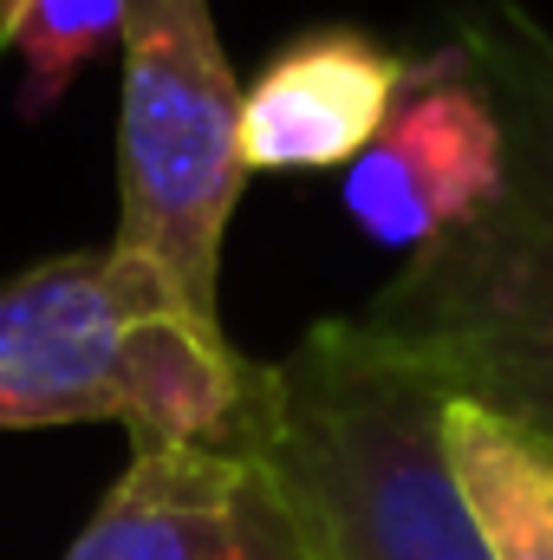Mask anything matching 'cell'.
<instances>
[{
  "label": "cell",
  "mask_w": 553,
  "mask_h": 560,
  "mask_svg": "<svg viewBox=\"0 0 553 560\" xmlns=\"http://www.w3.org/2000/svg\"><path fill=\"white\" fill-rule=\"evenodd\" d=\"M456 39L495 92L508 183L469 229L416 248L358 319L449 398L553 450V33L515 0H469Z\"/></svg>",
  "instance_id": "cell-1"
},
{
  "label": "cell",
  "mask_w": 553,
  "mask_h": 560,
  "mask_svg": "<svg viewBox=\"0 0 553 560\" xmlns=\"http://www.w3.org/2000/svg\"><path fill=\"white\" fill-rule=\"evenodd\" d=\"M313 560H495L449 463V385L365 319L261 365L255 436Z\"/></svg>",
  "instance_id": "cell-2"
},
{
  "label": "cell",
  "mask_w": 553,
  "mask_h": 560,
  "mask_svg": "<svg viewBox=\"0 0 553 560\" xmlns=\"http://www.w3.org/2000/svg\"><path fill=\"white\" fill-rule=\"evenodd\" d=\"M118 105V248L143 255L196 313H215L222 235L248 189L242 85L209 0H131Z\"/></svg>",
  "instance_id": "cell-3"
},
{
  "label": "cell",
  "mask_w": 553,
  "mask_h": 560,
  "mask_svg": "<svg viewBox=\"0 0 553 560\" xmlns=\"http://www.w3.org/2000/svg\"><path fill=\"white\" fill-rule=\"evenodd\" d=\"M189 306L131 248H72L0 287V430L131 423L138 332Z\"/></svg>",
  "instance_id": "cell-4"
},
{
  "label": "cell",
  "mask_w": 553,
  "mask_h": 560,
  "mask_svg": "<svg viewBox=\"0 0 553 560\" xmlns=\"http://www.w3.org/2000/svg\"><path fill=\"white\" fill-rule=\"evenodd\" d=\"M508 183V131L495 92L469 46L449 33L443 46L404 59V92L365 156L345 163V215L378 242L416 255L456 229H469Z\"/></svg>",
  "instance_id": "cell-5"
},
{
  "label": "cell",
  "mask_w": 553,
  "mask_h": 560,
  "mask_svg": "<svg viewBox=\"0 0 553 560\" xmlns=\"http://www.w3.org/2000/svg\"><path fill=\"white\" fill-rule=\"evenodd\" d=\"M66 560H313L261 450L138 443Z\"/></svg>",
  "instance_id": "cell-6"
},
{
  "label": "cell",
  "mask_w": 553,
  "mask_h": 560,
  "mask_svg": "<svg viewBox=\"0 0 553 560\" xmlns=\"http://www.w3.org/2000/svg\"><path fill=\"white\" fill-rule=\"evenodd\" d=\"M404 92V59L358 26L299 33L242 98L248 170H339L365 156Z\"/></svg>",
  "instance_id": "cell-7"
},
{
  "label": "cell",
  "mask_w": 553,
  "mask_h": 560,
  "mask_svg": "<svg viewBox=\"0 0 553 560\" xmlns=\"http://www.w3.org/2000/svg\"><path fill=\"white\" fill-rule=\"evenodd\" d=\"M449 463L495 560H553V450L521 423L449 398Z\"/></svg>",
  "instance_id": "cell-8"
},
{
  "label": "cell",
  "mask_w": 553,
  "mask_h": 560,
  "mask_svg": "<svg viewBox=\"0 0 553 560\" xmlns=\"http://www.w3.org/2000/svg\"><path fill=\"white\" fill-rule=\"evenodd\" d=\"M125 13L131 0H20L7 33V52L20 59V112H52L59 92L125 33Z\"/></svg>",
  "instance_id": "cell-9"
},
{
  "label": "cell",
  "mask_w": 553,
  "mask_h": 560,
  "mask_svg": "<svg viewBox=\"0 0 553 560\" xmlns=\"http://www.w3.org/2000/svg\"><path fill=\"white\" fill-rule=\"evenodd\" d=\"M13 20H20V0H0V52H7V33H13Z\"/></svg>",
  "instance_id": "cell-10"
}]
</instances>
